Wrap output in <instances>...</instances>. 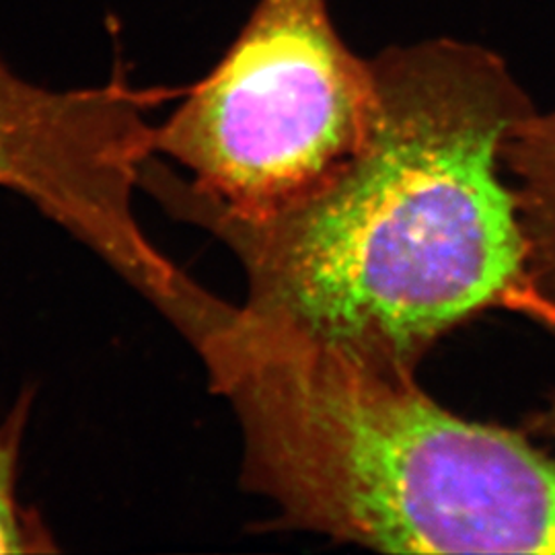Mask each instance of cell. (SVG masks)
I'll use <instances>...</instances> for the list:
<instances>
[{"label": "cell", "instance_id": "obj_7", "mask_svg": "<svg viewBox=\"0 0 555 555\" xmlns=\"http://www.w3.org/2000/svg\"><path fill=\"white\" fill-rule=\"evenodd\" d=\"M535 428L537 430H543V433H547V435L555 437V399L554 403H552V408H550L545 414H541V416H539Z\"/></svg>", "mask_w": 555, "mask_h": 555}, {"label": "cell", "instance_id": "obj_3", "mask_svg": "<svg viewBox=\"0 0 555 555\" xmlns=\"http://www.w3.org/2000/svg\"><path fill=\"white\" fill-rule=\"evenodd\" d=\"M371 60L337 36L327 0H258L237 40L155 126L194 196L261 220L313 196L352 159L375 116Z\"/></svg>", "mask_w": 555, "mask_h": 555}, {"label": "cell", "instance_id": "obj_5", "mask_svg": "<svg viewBox=\"0 0 555 555\" xmlns=\"http://www.w3.org/2000/svg\"><path fill=\"white\" fill-rule=\"evenodd\" d=\"M522 238L525 291L518 307L555 325V112L522 119L502 149Z\"/></svg>", "mask_w": 555, "mask_h": 555}, {"label": "cell", "instance_id": "obj_4", "mask_svg": "<svg viewBox=\"0 0 555 555\" xmlns=\"http://www.w3.org/2000/svg\"><path fill=\"white\" fill-rule=\"evenodd\" d=\"M169 98L124 79L54 91L0 60V188L29 199L178 323L204 288L160 254L134 215L142 169L155 157L151 109Z\"/></svg>", "mask_w": 555, "mask_h": 555}, {"label": "cell", "instance_id": "obj_2", "mask_svg": "<svg viewBox=\"0 0 555 555\" xmlns=\"http://www.w3.org/2000/svg\"><path fill=\"white\" fill-rule=\"evenodd\" d=\"M276 522L383 554H555V463L513 430L272 336L224 302L190 341Z\"/></svg>", "mask_w": 555, "mask_h": 555}, {"label": "cell", "instance_id": "obj_1", "mask_svg": "<svg viewBox=\"0 0 555 555\" xmlns=\"http://www.w3.org/2000/svg\"><path fill=\"white\" fill-rule=\"evenodd\" d=\"M366 140L319 192L241 220L146 160L140 188L237 258L249 325L416 378L440 337L483 309L518 305L522 238L502 149L533 114L494 52L455 40L393 46L371 60Z\"/></svg>", "mask_w": 555, "mask_h": 555}, {"label": "cell", "instance_id": "obj_6", "mask_svg": "<svg viewBox=\"0 0 555 555\" xmlns=\"http://www.w3.org/2000/svg\"><path fill=\"white\" fill-rule=\"evenodd\" d=\"M29 397H21L0 426V555L59 552L46 525L17 500V461Z\"/></svg>", "mask_w": 555, "mask_h": 555}]
</instances>
